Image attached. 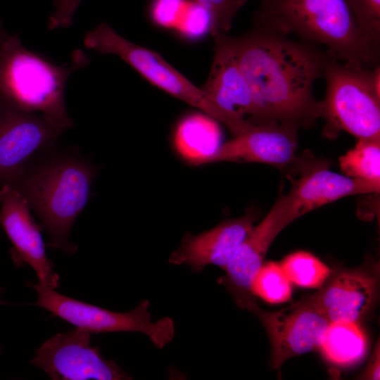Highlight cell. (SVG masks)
<instances>
[{"label": "cell", "instance_id": "22", "mask_svg": "<svg viewBox=\"0 0 380 380\" xmlns=\"http://www.w3.org/2000/svg\"><path fill=\"white\" fill-rule=\"evenodd\" d=\"M291 284L279 262H263L253 280L251 291L254 296L267 303L279 304L291 300Z\"/></svg>", "mask_w": 380, "mask_h": 380}, {"label": "cell", "instance_id": "29", "mask_svg": "<svg viewBox=\"0 0 380 380\" xmlns=\"http://www.w3.org/2000/svg\"><path fill=\"white\" fill-rule=\"evenodd\" d=\"M2 303V302L0 300V305Z\"/></svg>", "mask_w": 380, "mask_h": 380}, {"label": "cell", "instance_id": "28", "mask_svg": "<svg viewBox=\"0 0 380 380\" xmlns=\"http://www.w3.org/2000/svg\"><path fill=\"white\" fill-rule=\"evenodd\" d=\"M379 340H378L367 367L360 376L362 379L379 380L380 360Z\"/></svg>", "mask_w": 380, "mask_h": 380}, {"label": "cell", "instance_id": "23", "mask_svg": "<svg viewBox=\"0 0 380 380\" xmlns=\"http://www.w3.org/2000/svg\"><path fill=\"white\" fill-rule=\"evenodd\" d=\"M208 13L210 20V34L213 38L226 34L233 19L248 0H194Z\"/></svg>", "mask_w": 380, "mask_h": 380}, {"label": "cell", "instance_id": "8", "mask_svg": "<svg viewBox=\"0 0 380 380\" xmlns=\"http://www.w3.org/2000/svg\"><path fill=\"white\" fill-rule=\"evenodd\" d=\"M64 128L45 116L25 111L0 94V191L13 186L30 160L57 145Z\"/></svg>", "mask_w": 380, "mask_h": 380}, {"label": "cell", "instance_id": "27", "mask_svg": "<svg viewBox=\"0 0 380 380\" xmlns=\"http://www.w3.org/2000/svg\"><path fill=\"white\" fill-rule=\"evenodd\" d=\"M53 13L47 22L51 30L67 28L72 25L75 13L82 0H51Z\"/></svg>", "mask_w": 380, "mask_h": 380}, {"label": "cell", "instance_id": "26", "mask_svg": "<svg viewBox=\"0 0 380 380\" xmlns=\"http://www.w3.org/2000/svg\"><path fill=\"white\" fill-rule=\"evenodd\" d=\"M185 6L182 0H156L152 8L153 20L163 27L176 29Z\"/></svg>", "mask_w": 380, "mask_h": 380}, {"label": "cell", "instance_id": "12", "mask_svg": "<svg viewBox=\"0 0 380 380\" xmlns=\"http://www.w3.org/2000/svg\"><path fill=\"white\" fill-rule=\"evenodd\" d=\"M25 199L14 188L4 186L0 191V225L10 240L9 253L14 265H27L35 272L38 284L55 289L60 277L46 254L42 230L32 215Z\"/></svg>", "mask_w": 380, "mask_h": 380}, {"label": "cell", "instance_id": "7", "mask_svg": "<svg viewBox=\"0 0 380 380\" xmlns=\"http://www.w3.org/2000/svg\"><path fill=\"white\" fill-rule=\"evenodd\" d=\"M31 286L37 294L35 305L90 334L141 332L158 349H163L175 336V324L170 317L152 322L147 299L130 312H117L68 297L38 283Z\"/></svg>", "mask_w": 380, "mask_h": 380}, {"label": "cell", "instance_id": "14", "mask_svg": "<svg viewBox=\"0 0 380 380\" xmlns=\"http://www.w3.org/2000/svg\"><path fill=\"white\" fill-rule=\"evenodd\" d=\"M379 272L376 265L332 272L310 296L331 323H357L374 303Z\"/></svg>", "mask_w": 380, "mask_h": 380}, {"label": "cell", "instance_id": "2", "mask_svg": "<svg viewBox=\"0 0 380 380\" xmlns=\"http://www.w3.org/2000/svg\"><path fill=\"white\" fill-rule=\"evenodd\" d=\"M97 173L98 167L76 148L56 145L36 155L11 186L39 218L49 236L47 246L75 253L71 230L93 196Z\"/></svg>", "mask_w": 380, "mask_h": 380}, {"label": "cell", "instance_id": "13", "mask_svg": "<svg viewBox=\"0 0 380 380\" xmlns=\"http://www.w3.org/2000/svg\"><path fill=\"white\" fill-rule=\"evenodd\" d=\"M214 39V55L210 72L201 87L209 101L230 121L236 136L248 129L255 107L240 69L232 37L227 34Z\"/></svg>", "mask_w": 380, "mask_h": 380}, {"label": "cell", "instance_id": "18", "mask_svg": "<svg viewBox=\"0 0 380 380\" xmlns=\"http://www.w3.org/2000/svg\"><path fill=\"white\" fill-rule=\"evenodd\" d=\"M219 122L204 113H194L182 118L174 136L175 146L186 162L194 165L207 163L222 144Z\"/></svg>", "mask_w": 380, "mask_h": 380}, {"label": "cell", "instance_id": "6", "mask_svg": "<svg viewBox=\"0 0 380 380\" xmlns=\"http://www.w3.org/2000/svg\"><path fill=\"white\" fill-rule=\"evenodd\" d=\"M84 45L88 50L118 56L154 86L231 129L230 121L209 101L201 87L194 85L159 53L129 41L108 24L101 22L87 32Z\"/></svg>", "mask_w": 380, "mask_h": 380}, {"label": "cell", "instance_id": "9", "mask_svg": "<svg viewBox=\"0 0 380 380\" xmlns=\"http://www.w3.org/2000/svg\"><path fill=\"white\" fill-rule=\"evenodd\" d=\"M298 217L296 198L290 191L277 198L265 218L254 226L236 250L219 282L225 286L239 308L251 312L256 305L251 291L253 280L277 236Z\"/></svg>", "mask_w": 380, "mask_h": 380}, {"label": "cell", "instance_id": "19", "mask_svg": "<svg viewBox=\"0 0 380 380\" xmlns=\"http://www.w3.org/2000/svg\"><path fill=\"white\" fill-rule=\"evenodd\" d=\"M320 351L331 362L349 367L365 356L367 337L357 323H330Z\"/></svg>", "mask_w": 380, "mask_h": 380}, {"label": "cell", "instance_id": "24", "mask_svg": "<svg viewBox=\"0 0 380 380\" xmlns=\"http://www.w3.org/2000/svg\"><path fill=\"white\" fill-rule=\"evenodd\" d=\"M359 28L380 45V0H346Z\"/></svg>", "mask_w": 380, "mask_h": 380}, {"label": "cell", "instance_id": "10", "mask_svg": "<svg viewBox=\"0 0 380 380\" xmlns=\"http://www.w3.org/2000/svg\"><path fill=\"white\" fill-rule=\"evenodd\" d=\"M266 330L271 345L270 366L279 369L291 357L320 350L330 322L310 296L279 310H252Z\"/></svg>", "mask_w": 380, "mask_h": 380}, {"label": "cell", "instance_id": "4", "mask_svg": "<svg viewBox=\"0 0 380 380\" xmlns=\"http://www.w3.org/2000/svg\"><path fill=\"white\" fill-rule=\"evenodd\" d=\"M89 63L81 49L70 62L58 65L25 47L0 18V94L18 108L45 116L65 130L74 125L65 103L68 79Z\"/></svg>", "mask_w": 380, "mask_h": 380}, {"label": "cell", "instance_id": "5", "mask_svg": "<svg viewBox=\"0 0 380 380\" xmlns=\"http://www.w3.org/2000/svg\"><path fill=\"white\" fill-rule=\"evenodd\" d=\"M326 94L320 117L322 134L336 137L345 131L357 139L380 138V67L365 68L331 58L324 75Z\"/></svg>", "mask_w": 380, "mask_h": 380}, {"label": "cell", "instance_id": "16", "mask_svg": "<svg viewBox=\"0 0 380 380\" xmlns=\"http://www.w3.org/2000/svg\"><path fill=\"white\" fill-rule=\"evenodd\" d=\"M253 212L220 222L215 227L198 234L186 233L180 246L169 258L175 265H187L195 272L209 265L224 270L236 250L254 227Z\"/></svg>", "mask_w": 380, "mask_h": 380}, {"label": "cell", "instance_id": "20", "mask_svg": "<svg viewBox=\"0 0 380 380\" xmlns=\"http://www.w3.org/2000/svg\"><path fill=\"white\" fill-rule=\"evenodd\" d=\"M339 165L345 175L380 185V138L358 139Z\"/></svg>", "mask_w": 380, "mask_h": 380}, {"label": "cell", "instance_id": "11", "mask_svg": "<svg viewBox=\"0 0 380 380\" xmlns=\"http://www.w3.org/2000/svg\"><path fill=\"white\" fill-rule=\"evenodd\" d=\"M90 341L91 334L78 328L58 333L37 349L31 363L53 380L132 379Z\"/></svg>", "mask_w": 380, "mask_h": 380}, {"label": "cell", "instance_id": "15", "mask_svg": "<svg viewBox=\"0 0 380 380\" xmlns=\"http://www.w3.org/2000/svg\"><path fill=\"white\" fill-rule=\"evenodd\" d=\"M298 128L277 122L253 124L243 132L222 143L207 163H262L279 168L286 167L295 160Z\"/></svg>", "mask_w": 380, "mask_h": 380}, {"label": "cell", "instance_id": "21", "mask_svg": "<svg viewBox=\"0 0 380 380\" xmlns=\"http://www.w3.org/2000/svg\"><path fill=\"white\" fill-rule=\"evenodd\" d=\"M289 280L303 288L319 289L333 270L312 254L297 251L279 262Z\"/></svg>", "mask_w": 380, "mask_h": 380}, {"label": "cell", "instance_id": "3", "mask_svg": "<svg viewBox=\"0 0 380 380\" xmlns=\"http://www.w3.org/2000/svg\"><path fill=\"white\" fill-rule=\"evenodd\" d=\"M253 27L322 45L336 61L374 68L379 65V46L357 26L346 0H260Z\"/></svg>", "mask_w": 380, "mask_h": 380}, {"label": "cell", "instance_id": "1", "mask_svg": "<svg viewBox=\"0 0 380 380\" xmlns=\"http://www.w3.org/2000/svg\"><path fill=\"white\" fill-rule=\"evenodd\" d=\"M232 41L255 107L253 124L308 127L320 117L312 89L334 58L326 50L253 27Z\"/></svg>", "mask_w": 380, "mask_h": 380}, {"label": "cell", "instance_id": "17", "mask_svg": "<svg viewBox=\"0 0 380 380\" xmlns=\"http://www.w3.org/2000/svg\"><path fill=\"white\" fill-rule=\"evenodd\" d=\"M380 185L350 177L319 165L292 179L291 191L300 216L329 203L356 194L379 192Z\"/></svg>", "mask_w": 380, "mask_h": 380}, {"label": "cell", "instance_id": "25", "mask_svg": "<svg viewBox=\"0 0 380 380\" xmlns=\"http://www.w3.org/2000/svg\"><path fill=\"white\" fill-rule=\"evenodd\" d=\"M176 30L189 39H197L210 32V20L208 13L196 3L186 6Z\"/></svg>", "mask_w": 380, "mask_h": 380}]
</instances>
